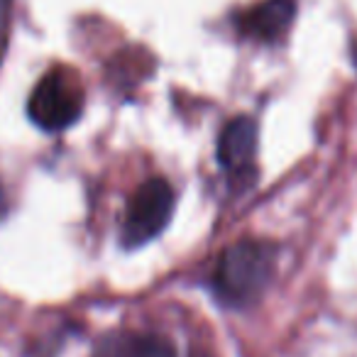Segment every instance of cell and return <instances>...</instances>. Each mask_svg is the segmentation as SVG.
<instances>
[{
    "instance_id": "obj_1",
    "label": "cell",
    "mask_w": 357,
    "mask_h": 357,
    "mask_svg": "<svg viewBox=\"0 0 357 357\" xmlns=\"http://www.w3.org/2000/svg\"><path fill=\"white\" fill-rule=\"evenodd\" d=\"M274 272V248L257 240L230 245L213 272V289L228 306H250L264 294Z\"/></svg>"
},
{
    "instance_id": "obj_2",
    "label": "cell",
    "mask_w": 357,
    "mask_h": 357,
    "mask_svg": "<svg viewBox=\"0 0 357 357\" xmlns=\"http://www.w3.org/2000/svg\"><path fill=\"white\" fill-rule=\"evenodd\" d=\"M86 93L79 74L69 66H54L40 79L27 100V113L37 128L47 132L74 125L84 113Z\"/></svg>"
},
{
    "instance_id": "obj_3",
    "label": "cell",
    "mask_w": 357,
    "mask_h": 357,
    "mask_svg": "<svg viewBox=\"0 0 357 357\" xmlns=\"http://www.w3.org/2000/svg\"><path fill=\"white\" fill-rule=\"evenodd\" d=\"M174 191L164 178H147L132 194L128 204L123 225L125 248H139V245L154 240L172 218Z\"/></svg>"
},
{
    "instance_id": "obj_4",
    "label": "cell",
    "mask_w": 357,
    "mask_h": 357,
    "mask_svg": "<svg viewBox=\"0 0 357 357\" xmlns=\"http://www.w3.org/2000/svg\"><path fill=\"white\" fill-rule=\"evenodd\" d=\"M294 15L296 0H262L259 6L250 8L238 17V27L250 40L277 42L291 27Z\"/></svg>"
},
{
    "instance_id": "obj_5",
    "label": "cell",
    "mask_w": 357,
    "mask_h": 357,
    "mask_svg": "<svg viewBox=\"0 0 357 357\" xmlns=\"http://www.w3.org/2000/svg\"><path fill=\"white\" fill-rule=\"evenodd\" d=\"M257 152V123L248 115L230 120L218 139V162L225 172H243Z\"/></svg>"
},
{
    "instance_id": "obj_6",
    "label": "cell",
    "mask_w": 357,
    "mask_h": 357,
    "mask_svg": "<svg viewBox=\"0 0 357 357\" xmlns=\"http://www.w3.org/2000/svg\"><path fill=\"white\" fill-rule=\"evenodd\" d=\"M91 357H135V337L120 335V333H108L96 345Z\"/></svg>"
},
{
    "instance_id": "obj_7",
    "label": "cell",
    "mask_w": 357,
    "mask_h": 357,
    "mask_svg": "<svg viewBox=\"0 0 357 357\" xmlns=\"http://www.w3.org/2000/svg\"><path fill=\"white\" fill-rule=\"evenodd\" d=\"M135 357H176V350L167 337L147 335L135 337Z\"/></svg>"
},
{
    "instance_id": "obj_8",
    "label": "cell",
    "mask_w": 357,
    "mask_h": 357,
    "mask_svg": "<svg viewBox=\"0 0 357 357\" xmlns=\"http://www.w3.org/2000/svg\"><path fill=\"white\" fill-rule=\"evenodd\" d=\"M6 213V196H3V189H0V218Z\"/></svg>"
}]
</instances>
